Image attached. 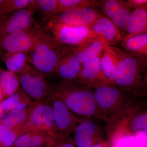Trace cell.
<instances>
[{
    "label": "cell",
    "mask_w": 147,
    "mask_h": 147,
    "mask_svg": "<svg viewBox=\"0 0 147 147\" xmlns=\"http://www.w3.org/2000/svg\"><path fill=\"white\" fill-rule=\"evenodd\" d=\"M93 88L99 120L107 125L120 119L134 106L135 95L115 85L99 83Z\"/></svg>",
    "instance_id": "cell-1"
},
{
    "label": "cell",
    "mask_w": 147,
    "mask_h": 147,
    "mask_svg": "<svg viewBox=\"0 0 147 147\" xmlns=\"http://www.w3.org/2000/svg\"><path fill=\"white\" fill-rule=\"evenodd\" d=\"M49 97L60 100L80 118H95L99 120L92 89L83 86L75 82H60L53 86Z\"/></svg>",
    "instance_id": "cell-2"
},
{
    "label": "cell",
    "mask_w": 147,
    "mask_h": 147,
    "mask_svg": "<svg viewBox=\"0 0 147 147\" xmlns=\"http://www.w3.org/2000/svg\"><path fill=\"white\" fill-rule=\"evenodd\" d=\"M112 47L117 60L115 84L136 95L146 87L147 64L124 50Z\"/></svg>",
    "instance_id": "cell-3"
},
{
    "label": "cell",
    "mask_w": 147,
    "mask_h": 147,
    "mask_svg": "<svg viewBox=\"0 0 147 147\" xmlns=\"http://www.w3.org/2000/svg\"><path fill=\"white\" fill-rule=\"evenodd\" d=\"M69 49L49 34L30 52L29 63L45 76L55 74L61 59Z\"/></svg>",
    "instance_id": "cell-4"
},
{
    "label": "cell",
    "mask_w": 147,
    "mask_h": 147,
    "mask_svg": "<svg viewBox=\"0 0 147 147\" xmlns=\"http://www.w3.org/2000/svg\"><path fill=\"white\" fill-rule=\"evenodd\" d=\"M49 33L39 26L0 36V50L7 53L30 52Z\"/></svg>",
    "instance_id": "cell-5"
},
{
    "label": "cell",
    "mask_w": 147,
    "mask_h": 147,
    "mask_svg": "<svg viewBox=\"0 0 147 147\" xmlns=\"http://www.w3.org/2000/svg\"><path fill=\"white\" fill-rule=\"evenodd\" d=\"M25 129L26 133L43 132L62 140L58 135L53 118L52 103L49 98L34 102Z\"/></svg>",
    "instance_id": "cell-6"
},
{
    "label": "cell",
    "mask_w": 147,
    "mask_h": 147,
    "mask_svg": "<svg viewBox=\"0 0 147 147\" xmlns=\"http://www.w3.org/2000/svg\"><path fill=\"white\" fill-rule=\"evenodd\" d=\"M21 88L34 101L46 100L51 94L53 86L48 84L42 72L28 63L17 74Z\"/></svg>",
    "instance_id": "cell-7"
},
{
    "label": "cell",
    "mask_w": 147,
    "mask_h": 147,
    "mask_svg": "<svg viewBox=\"0 0 147 147\" xmlns=\"http://www.w3.org/2000/svg\"><path fill=\"white\" fill-rule=\"evenodd\" d=\"M45 28L61 43L68 47H75L92 39L98 38L89 27L74 26L47 21Z\"/></svg>",
    "instance_id": "cell-8"
},
{
    "label": "cell",
    "mask_w": 147,
    "mask_h": 147,
    "mask_svg": "<svg viewBox=\"0 0 147 147\" xmlns=\"http://www.w3.org/2000/svg\"><path fill=\"white\" fill-rule=\"evenodd\" d=\"M95 118L83 119L73 132L74 142L77 147H87L108 143L105 132Z\"/></svg>",
    "instance_id": "cell-9"
},
{
    "label": "cell",
    "mask_w": 147,
    "mask_h": 147,
    "mask_svg": "<svg viewBox=\"0 0 147 147\" xmlns=\"http://www.w3.org/2000/svg\"><path fill=\"white\" fill-rule=\"evenodd\" d=\"M58 135L61 139L69 138L76 125L83 119L75 115L60 100L49 97Z\"/></svg>",
    "instance_id": "cell-10"
},
{
    "label": "cell",
    "mask_w": 147,
    "mask_h": 147,
    "mask_svg": "<svg viewBox=\"0 0 147 147\" xmlns=\"http://www.w3.org/2000/svg\"><path fill=\"white\" fill-rule=\"evenodd\" d=\"M35 12L31 5L11 13L0 22V36L39 26L35 21Z\"/></svg>",
    "instance_id": "cell-11"
},
{
    "label": "cell",
    "mask_w": 147,
    "mask_h": 147,
    "mask_svg": "<svg viewBox=\"0 0 147 147\" xmlns=\"http://www.w3.org/2000/svg\"><path fill=\"white\" fill-rule=\"evenodd\" d=\"M95 8L91 7L67 11L46 18L45 20L68 26L90 27L102 15Z\"/></svg>",
    "instance_id": "cell-12"
},
{
    "label": "cell",
    "mask_w": 147,
    "mask_h": 147,
    "mask_svg": "<svg viewBox=\"0 0 147 147\" xmlns=\"http://www.w3.org/2000/svg\"><path fill=\"white\" fill-rule=\"evenodd\" d=\"M97 5L101 7L107 18L114 23L121 32L126 26L133 11L127 5L126 1H98Z\"/></svg>",
    "instance_id": "cell-13"
},
{
    "label": "cell",
    "mask_w": 147,
    "mask_h": 147,
    "mask_svg": "<svg viewBox=\"0 0 147 147\" xmlns=\"http://www.w3.org/2000/svg\"><path fill=\"white\" fill-rule=\"evenodd\" d=\"M89 27L107 46L116 47L122 41L121 32L107 17L101 15Z\"/></svg>",
    "instance_id": "cell-14"
},
{
    "label": "cell",
    "mask_w": 147,
    "mask_h": 147,
    "mask_svg": "<svg viewBox=\"0 0 147 147\" xmlns=\"http://www.w3.org/2000/svg\"><path fill=\"white\" fill-rule=\"evenodd\" d=\"M82 65V63L70 47L61 59L55 74L60 79L61 82H75L79 76Z\"/></svg>",
    "instance_id": "cell-15"
},
{
    "label": "cell",
    "mask_w": 147,
    "mask_h": 147,
    "mask_svg": "<svg viewBox=\"0 0 147 147\" xmlns=\"http://www.w3.org/2000/svg\"><path fill=\"white\" fill-rule=\"evenodd\" d=\"M147 33V5L131 12L128 23L121 32V43L132 37Z\"/></svg>",
    "instance_id": "cell-16"
},
{
    "label": "cell",
    "mask_w": 147,
    "mask_h": 147,
    "mask_svg": "<svg viewBox=\"0 0 147 147\" xmlns=\"http://www.w3.org/2000/svg\"><path fill=\"white\" fill-rule=\"evenodd\" d=\"M100 55L82 63L81 71L75 82L91 89L98 83H102L99 65Z\"/></svg>",
    "instance_id": "cell-17"
},
{
    "label": "cell",
    "mask_w": 147,
    "mask_h": 147,
    "mask_svg": "<svg viewBox=\"0 0 147 147\" xmlns=\"http://www.w3.org/2000/svg\"><path fill=\"white\" fill-rule=\"evenodd\" d=\"M117 60L113 47L106 46L100 55L99 65L102 83L115 85Z\"/></svg>",
    "instance_id": "cell-18"
},
{
    "label": "cell",
    "mask_w": 147,
    "mask_h": 147,
    "mask_svg": "<svg viewBox=\"0 0 147 147\" xmlns=\"http://www.w3.org/2000/svg\"><path fill=\"white\" fill-rule=\"evenodd\" d=\"M59 140L50 134L32 131L21 135L13 146L14 147H52Z\"/></svg>",
    "instance_id": "cell-19"
},
{
    "label": "cell",
    "mask_w": 147,
    "mask_h": 147,
    "mask_svg": "<svg viewBox=\"0 0 147 147\" xmlns=\"http://www.w3.org/2000/svg\"><path fill=\"white\" fill-rule=\"evenodd\" d=\"M106 46L99 38H95L70 49L82 63L100 55Z\"/></svg>",
    "instance_id": "cell-20"
},
{
    "label": "cell",
    "mask_w": 147,
    "mask_h": 147,
    "mask_svg": "<svg viewBox=\"0 0 147 147\" xmlns=\"http://www.w3.org/2000/svg\"><path fill=\"white\" fill-rule=\"evenodd\" d=\"M32 105L28 108L5 112L0 119V123L11 129H22L26 133L25 127Z\"/></svg>",
    "instance_id": "cell-21"
},
{
    "label": "cell",
    "mask_w": 147,
    "mask_h": 147,
    "mask_svg": "<svg viewBox=\"0 0 147 147\" xmlns=\"http://www.w3.org/2000/svg\"><path fill=\"white\" fill-rule=\"evenodd\" d=\"M121 45L123 50L139 58L147 65V33L130 38Z\"/></svg>",
    "instance_id": "cell-22"
},
{
    "label": "cell",
    "mask_w": 147,
    "mask_h": 147,
    "mask_svg": "<svg viewBox=\"0 0 147 147\" xmlns=\"http://www.w3.org/2000/svg\"><path fill=\"white\" fill-rule=\"evenodd\" d=\"M32 100L21 88L14 94L5 98L1 103L5 113L15 109L28 108L35 102Z\"/></svg>",
    "instance_id": "cell-23"
},
{
    "label": "cell",
    "mask_w": 147,
    "mask_h": 147,
    "mask_svg": "<svg viewBox=\"0 0 147 147\" xmlns=\"http://www.w3.org/2000/svg\"><path fill=\"white\" fill-rule=\"evenodd\" d=\"M29 53L30 52H5L3 53L1 57L8 70L17 74L28 63Z\"/></svg>",
    "instance_id": "cell-24"
},
{
    "label": "cell",
    "mask_w": 147,
    "mask_h": 147,
    "mask_svg": "<svg viewBox=\"0 0 147 147\" xmlns=\"http://www.w3.org/2000/svg\"><path fill=\"white\" fill-rule=\"evenodd\" d=\"M0 85L5 98L14 94L21 88L17 74L1 68Z\"/></svg>",
    "instance_id": "cell-25"
},
{
    "label": "cell",
    "mask_w": 147,
    "mask_h": 147,
    "mask_svg": "<svg viewBox=\"0 0 147 147\" xmlns=\"http://www.w3.org/2000/svg\"><path fill=\"white\" fill-rule=\"evenodd\" d=\"M34 0H3L0 3V22L11 13L28 7Z\"/></svg>",
    "instance_id": "cell-26"
},
{
    "label": "cell",
    "mask_w": 147,
    "mask_h": 147,
    "mask_svg": "<svg viewBox=\"0 0 147 147\" xmlns=\"http://www.w3.org/2000/svg\"><path fill=\"white\" fill-rule=\"evenodd\" d=\"M35 11H38L46 18L58 13V0H34L32 5Z\"/></svg>",
    "instance_id": "cell-27"
},
{
    "label": "cell",
    "mask_w": 147,
    "mask_h": 147,
    "mask_svg": "<svg viewBox=\"0 0 147 147\" xmlns=\"http://www.w3.org/2000/svg\"><path fill=\"white\" fill-rule=\"evenodd\" d=\"M96 5H97V1L58 0V13L84 7H95Z\"/></svg>",
    "instance_id": "cell-28"
},
{
    "label": "cell",
    "mask_w": 147,
    "mask_h": 147,
    "mask_svg": "<svg viewBox=\"0 0 147 147\" xmlns=\"http://www.w3.org/2000/svg\"><path fill=\"white\" fill-rule=\"evenodd\" d=\"M111 147H144L135 135H129L117 140Z\"/></svg>",
    "instance_id": "cell-29"
},
{
    "label": "cell",
    "mask_w": 147,
    "mask_h": 147,
    "mask_svg": "<svg viewBox=\"0 0 147 147\" xmlns=\"http://www.w3.org/2000/svg\"><path fill=\"white\" fill-rule=\"evenodd\" d=\"M126 2L128 7L132 11L147 5V0H127Z\"/></svg>",
    "instance_id": "cell-30"
},
{
    "label": "cell",
    "mask_w": 147,
    "mask_h": 147,
    "mask_svg": "<svg viewBox=\"0 0 147 147\" xmlns=\"http://www.w3.org/2000/svg\"><path fill=\"white\" fill-rule=\"evenodd\" d=\"M73 139L69 138L57 142L52 147H76Z\"/></svg>",
    "instance_id": "cell-31"
},
{
    "label": "cell",
    "mask_w": 147,
    "mask_h": 147,
    "mask_svg": "<svg viewBox=\"0 0 147 147\" xmlns=\"http://www.w3.org/2000/svg\"><path fill=\"white\" fill-rule=\"evenodd\" d=\"M144 147H147V130L138 131L134 134Z\"/></svg>",
    "instance_id": "cell-32"
},
{
    "label": "cell",
    "mask_w": 147,
    "mask_h": 147,
    "mask_svg": "<svg viewBox=\"0 0 147 147\" xmlns=\"http://www.w3.org/2000/svg\"><path fill=\"white\" fill-rule=\"evenodd\" d=\"M9 129L7 127L0 123V147H2L3 141Z\"/></svg>",
    "instance_id": "cell-33"
},
{
    "label": "cell",
    "mask_w": 147,
    "mask_h": 147,
    "mask_svg": "<svg viewBox=\"0 0 147 147\" xmlns=\"http://www.w3.org/2000/svg\"><path fill=\"white\" fill-rule=\"evenodd\" d=\"M108 143H105L98 144L93 145V146L87 147H108Z\"/></svg>",
    "instance_id": "cell-34"
},
{
    "label": "cell",
    "mask_w": 147,
    "mask_h": 147,
    "mask_svg": "<svg viewBox=\"0 0 147 147\" xmlns=\"http://www.w3.org/2000/svg\"><path fill=\"white\" fill-rule=\"evenodd\" d=\"M5 98L3 92L0 85V102H1Z\"/></svg>",
    "instance_id": "cell-35"
},
{
    "label": "cell",
    "mask_w": 147,
    "mask_h": 147,
    "mask_svg": "<svg viewBox=\"0 0 147 147\" xmlns=\"http://www.w3.org/2000/svg\"><path fill=\"white\" fill-rule=\"evenodd\" d=\"M5 113V112L4 110L3 109L1 103V102H0V119H1V117H2Z\"/></svg>",
    "instance_id": "cell-36"
},
{
    "label": "cell",
    "mask_w": 147,
    "mask_h": 147,
    "mask_svg": "<svg viewBox=\"0 0 147 147\" xmlns=\"http://www.w3.org/2000/svg\"><path fill=\"white\" fill-rule=\"evenodd\" d=\"M3 51H2V50H0V57H1L2 55H3Z\"/></svg>",
    "instance_id": "cell-37"
},
{
    "label": "cell",
    "mask_w": 147,
    "mask_h": 147,
    "mask_svg": "<svg viewBox=\"0 0 147 147\" xmlns=\"http://www.w3.org/2000/svg\"><path fill=\"white\" fill-rule=\"evenodd\" d=\"M146 87H147V83Z\"/></svg>",
    "instance_id": "cell-38"
}]
</instances>
